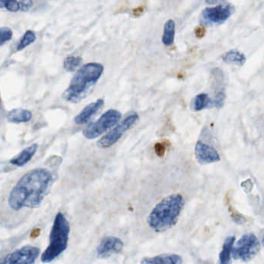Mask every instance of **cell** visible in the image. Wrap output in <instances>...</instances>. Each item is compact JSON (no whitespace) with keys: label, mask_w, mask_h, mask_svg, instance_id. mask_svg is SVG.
<instances>
[{"label":"cell","mask_w":264,"mask_h":264,"mask_svg":"<svg viewBox=\"0 0 264 264\" xmlns=\"http://www.w3.org/2000/svg\"><path fill=\"white\" fill-rule=\"evenodd\" d=\"M121 115L119 111L110 110L106 112L98 120L87 126L83 130V135L87 139L92 140L103 134L110 128L115 126L120 120Z\"/></svg>","instance_id":"obj_5"},{"label":"cell","mask_w":264,"mask_h":264,"mask_svg":"<svg viewBox=\"0 0 264 264\" xmlns=\"http://www.w3.org/2000/svg\"><path fill=\"white\" fill-rule=\"evenodd\" d=\"M39 254L40 250L38 247L24 246L8 257L6 264H35Z\"/></svg>","instance_id":"obj_9"},{"label":"cell","mask_w":264,"mask_h":264,"mask_svg":"<svg viewBox=\"0 0 264 264\" xmlns=\"http://www.w3.org/2000/svg\"><path fill=\"white\" fill-rule=\"evenodd\" d=\"M52 175L50 171L38 168L27 172L17 182L9 194V206L14 210L39 206L47 193Z\"/></svg>","instance_id":"obj_1"},{"label":"cell","mask_w":264,"mask_h":264,"mask_svg":"<svg viewBox=\"0 0 264 264\" xmlns=\"http://www.w3.org/2000/svg\"><path fill=\"white\" fill-rule=\"evenodd\" d=\"M134 14H137V13H139V14H140V13H142L143 12V7L140 6V7H138L137 9H134Z\"/></svg>","instance_id":"obj_27"},{"label":"cell","mask_w":264,"mask_h":264,"mask_svg":"<svg viewBox=\"0 0 264 264\" xmlns=\"http://www.w3.org/2000/svg\"><path fill=\"white\" fill-rule=\"evenodd\" d=\"M69 232L70 226L69 222L66 217L59 212L54 219L50 234V243L42 254V262L45 264L52 262L66 250L69 243Z\"/></svg>","instance_id":"obj_4"},{"label":"cell","mask_w":264,"mask_h":264,"mask_svg":"<svg viewBox=\"0 0 264 264\" xmlns=\"http://www.w3.org/2000/svg\"><path fill=\"white\" fill-rule=\"evenodd\" d=\"M35 40H36V35H35V32L32 31H27L19 43L18 46H17V50L20 51V50H24L31 43H34Z\"/></svg>","instance_id":"obj_21"},{"label":"cell","mask_w":264,"mask_h":264,"mask_svg":"<svg viewBox=\"0 0 264 264\" xmlns=\"http://www.w3.org/2000/svg\"><path fill=\"white\" fill-rule=\"evenodd\" d=\"M194 152L196 158L201 164H212L220 160V154L216 149L200 141L196 144Z\"/></svg>","instance_id":"obj_11"},{"label":"cell","mask_w":264,"mask_h":264,"mask_svg":"<svg viewBox=\"0 0 264 264\" xmlns=\"http://www.w3.org/2000/svg\"><path fill=\"white\" fill-rule=\"evenodd\" d=\"M82 58L75 56H69L64 61V69L69 72H73L80 66Z\"/></svg>","instance_id":"obj_20"},{"label":"cell","mask_w":264,"mask_h":264,"mask_svg":"<svg viewBox=\"0 0 264 264\" xmlns=\"http://www.w3.org/2000/svg\"><path fill=\"white\" fill-rule=\"evenodd\" d=\"M261 250L259 239L254 233L243 235L238 241L232 251L234 260L248 262L254 259Z\"/></svg>","instance_id":"obj_6"},{"label":"cell","mask_w":264,"mask_h":264,"mask_svg":"<svg viewBox=\"0 0 264 264\" xmlns=\"http://www.w3.org/2000/svg\"><path fill=\"white\" fill-rule=\"evenodd\" d=\"M235 237L229 236L226 238L223 244V250L220 254V264H229L231 260V252L232 250Z\"/></svg>","instance_id":"obj_17"},{"label":"cell","mask_w":264,"mask_h":264,"mask_svg":"<svg viewBox=\"0 0 264 264\" xmlns=\"http://www.w3.org/2000/svg\"><path fill=\"white\" fill-rule=\"evenodd\" d=\"M175 23L174 20H170L166 23L164 28V35L162 41L165 46H171L175 40Z\"/></svg>","instance_id":"obj_19"},{"label":"cell","mask_w":264,"mask_h":264,"mask_svg":"<svg viewBox=\"0 0 264 264\" xmlns=\"http://www.w3.org/2000/svg\"><path fill=\"white\" fill-rule=\"evenodd\" d=\"M184 205L185 200L181 194L168 196L159 202L151 212L148 224L156 232L167 231L176 224Z\"/></svg>","instance_id":"obj_3"},{"label":"cell","mask_w":264,"mask_h":264,"mask_svg":"<svg viewBox=\"0 0 264 264\" xmlns=\"http://www.w3.org/2000/svg\"><path fill=\"white\" fill-rule=\"evenodd\" d=\"M38 149V144H32L24 149V151H21L17 156H15L14 158L10 160L11 164L18 166V167H23L32 159L33 156H35V153H36Z\"/></svg>","instance_id":"obj_14"},{"label":"cell","mask_w":264,"mask_h":264,"mask_svg":"<svg viewBox=\"0 0 264 264\" xmlns=\"http://www.w3.org/2000/svg\"><path fill=\"white\" fill-rule=\"evenodd\" d=\"M103 71L104 68L101 64L89 63L81 67L72 78L62 98L69 103H79L91 92Z\"/></svg>","instance_id":"obj_2"},{"label":"cell","mask_w":264,"mask_h":264,"mask_svg":"<svg viewBox=\"0 0 264 264\" xmlns=\"http://www.w3.org/2000/svg\"><path fill=\"white\" fill-rule=\"evenodd\" d=\"M205 29L204 27H198L195 29V35L197 38H203L205 35Z\"/></svg>","instance_id":"obj_26"},{"label":"cell","mask_w":264,"mask_h":264,"mask_svg":"<svg viewBox=\"0 0 264 264\" xmlns=\"http://www.w3.org/2000/svg\"><path fill=\"white\" fill-rule=\"evenodd\" d=\"M223 60L226 63L243 65L246 62V57L238 50H232L223 54Z\"/></svg>","instance_id":"obj_18"},{"label":"cell","mask_w":264,"mask_h":264,"mask_svg":"<svg viewBox=\"0 0 264 264\" xmlns=\"http://www.w3.org/2000/svg\"><path fill=\"white\" fill-rule=\"evenodd\" d=\"M123 248V243L119 238L107 236L103 238L97 248L99 258H108L113 254H119Z\"/></svg>","instance_id":"obj_10"},{"label":"cell","mask_w":264,"mask_h":264,"mask_svg":"<svg viewBox=\"0 0 264 264\" xmlns=\"http://www.w3.org/2000/svg\"><path fill=\"white\" fill-rule=\"evenodd\" d=\"M32 113L29 110L24 109H14L11 110L7 114V119L9 122L13 123L29 122L32 118Z\"/></svg>","instance_id":"obj_15"},{"label":"cell","mask_w":264,"mask_h":264,"mask_svg":"<svg viewBox=\"0 0 264 264\" xmlns=\"http://www.w3.org/2000/svg\"><path fill=\"white\" fill-rule=\"evenodd\" d=\"M235 13V8L229 3H223L214 7L205 8L201 12L200 23L202 25H220Z\"/></svg>","instance_id":"obj_7"},{"label":"cell","mask_w":264,"mask_h":264,"mask_svg":"<svg viewBox=\"0 0 264 264\" xmlns=\"http://www.w3.org/2000/svg\"><path fill=\"white\" fill-rule=\"evenodd\" d=\"M182 257L176 254L147 257L141 261V264H182Z\"/></svg>","instance_id":"obj_13"},{"label":"cell","mask_w":264,"mask_h":264,"mask_svg":"<svg viewBox=\"0 0 264 264\" xmlns=\"http://www.w3.org/2000/svg\"><path fill=\"white\" fill-rule=\"evenodd\" d=\"M13 31L7 27H0V47L12 39Z\"/></svg>","instance_id":"obj_22"},{"label":"cell","mask_w":264,"mask_h":264,"mask_svg":"<svg viewBox=\"0 0 264 264\" xmlns=\"http://www.w3.org/2000/svg\"><path fill=\"white\" fill-rule=\"evenodd\" d=\"M0 107H1V99H0Z\"/></svg>","instance_id":"obj_30"},{"label":"cell","mask_w":264,"mask_h":264,"mask_svg":"<svg viewBox=\"0 0 264 264\" xmlns=\"http://www.w3.org/2000/svg\"><path fill=\"white\" fill-rule=\"evenodd\" d=\"M210 106H213L212 100L209 98L207 94L201 93L196 95L191 102V109L193 111L199 112L204 109L209 108Z\"/></svg>","instance_id":"obj_16"},{"label":"cell","mask_w":264,"mask_h":264,"mask_svg":"<svg viewBox=\"0 0 264 264\" xmlns=\"http://www.w3.org/2000/svg\"><path fill=\"white\" fill-rule=\"evenodd\" d=\"M103 106H104V100L102 99H98L95 103H90L81 110L78 115L75 117L74 122L77 125L85 124L101 109L103 108Z\"/></svg>","instance_id":"obj_12"},{"label":"cell","mask_w":264,"mask_h":264,"mask_svg":"<svg viewBox=\"0 0 264 264\" xmlns=\"http://www.w3.org/2000/svg\"><path fill=\"white\" fill-rule=\"evenodd\" d=\"M8 257H5L2 259H0V264H7Z\"/></svg>","instance_id":"obj_28"},{"label":"cell","mask_w":264,"mask_h":264,"mask_svg":"<svg viewBox=\"0 0 264 264\" xmlns=\"http://www.w3.org/2000/svg\"><path fill=\"white\" fill-rule=\"evenodd\" d=\"M5 0H0V9L5 7Z\"/></svg>","instance_id":"obj_29"},{"label":"cell","mask_w":264,"mask_h":264,"mask_svg":"<svg viewBox=\"0 0 264 264\" xmlns=\"http://www.w3.org/2000/svg\"><path fill=\"white\" fill-rule=\"evenodd\" d=\"M33 2L30 0H24V1H21L20 2V10L27 11L29 10L30 8L32 6Z\"/></svg>","instance_id":"obj_25"},{"label":"cell","mask_w":264,"mask_h":264,"mask_svg":"<svg viewBox=\"0 0 264 264\" xmlns=\"http://www.w3.org/2000/svg\"><path fill=\"white\" fill-rule=\"evenodd\" d=\"M5 7L10 12H17L20 10V2L15 0H8L5 1Z\"/></svg>","instance_id":"obj_23"},{"label":"cell","mask_w":264,"mask_h":264,"mask_svg":"<svg viewBox=\"0 0 264 264\" xmlns=\"http://www.w3.org/2000/svg\"><path fill=\"white\" fill-rule=\"evenodd\" d=\"M165 146H164V144H161V143H157V144L155 145V152H156L157 156H160V157H163L164 153H165Z\"/></svg>","instance_id":"obj_24"},{"label":"cell","mask_w":264,"mask_h":264,"mask_svg":"<svg viewBox=\"0 0 264 264\" xmlns=\"http://www.w3.org/2000/svg\"><path fill=\"white\" fill-rule=\"evenodd\" d=\"M138 119L139 115L137 113L128 115L122 123L115 126L98 141V147L100 148H108L114 145L122 137V135L134 126Z\"/></svg>","instance_id":"obj_8"}]
</instances>
